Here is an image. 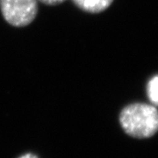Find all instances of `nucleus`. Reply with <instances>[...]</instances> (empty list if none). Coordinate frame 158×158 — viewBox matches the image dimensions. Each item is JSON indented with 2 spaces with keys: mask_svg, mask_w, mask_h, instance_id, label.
<instances>
[{
  "mask_svg": "<svg viewBox=\"0 0 158 158\" xmlns=\"http://www.w3.org/2000/svg\"><path fill=\"white\" fill-rule=\"evenodd\" d=\"M147 93L153 106H158V75L155 76L148 83Z\"/></svg>",
  "mask_w": 158,
  "mask_h": 158,
  "instance_id": "nucleus-4",
  "label": "nucleus"
},
{
  "mask_svg": "<svg viewBox=\"0 0 158 158\" xmlns=\"http://www.w3.org/2000/svg\"><path fill=\"white\" fill-rule=\"evenodd\" d=\"M75 5L83 11L98 13L106 10L113 0H72Z\"/></svg>",
  "mask_w": 158,
  "mask_h": 158,
  "instance_id": "nucleus-3",
  "label": "nucleus"
},
{
  "mask_svg": "<svg viewBox=\"0 0 158 158\" xmlns=\"http://www.w3.org/2000/svg\"><path fill=\"white\" fill-rule=\"evenodd\" d=\"M19 158H38L35 155L32 154V153H27V154H24L21 156H19Z\"/></svg>",
  "mask_w": 158,
  "mask_h": 158,
  "instance_id": "nucleus-6",
  "label": "nucleus"
},
{
  "mask_svg": "<svg viewBox=\"0 0 158 158\" xmlns=\"http://www.w3.org/2000/svg\"><path fill=\"white\" fill-rule=\"evenodd\" d=\"M38 0H0V9L6 22L16 27L34 21L38 11Z\"/></svg>",
  "mask_w": 158,
  "mask_h": 158,
  "instance_id": "nucleus-2",
  "label": "nucleus"
},
{
  "mask_svg": "<svg viewBox=\"0 0 158 158\" xmlns=\"http://www.w3.org/2000/svg\"><path fill=\"white\" fill-rule=\"evenodd\" d=\"M119 122L130 136L148 138L158 131V110L153 105L132 104L121 111Z\"/></svg>",
  "mask_w": 158,
  "mask_h": 158,
  "instance_id": "nucleus-1",
  "label": "nucleus"
},
{
  "mask_svg": "<svg viewBox=\"0 0 158 158\" xmlns=\"http://www.w3.org/2000/svg\"><path fill=\"white\" fill-rule=\"evenodd\" d=\"M39 1L48 6H56V5L62 4L66 0H39Z\"/></svg>",
  "mask_w": 158,
  "mask_h": 158,
  "instance_id": "nucleus-5",
  "label": "nucleus"
}]
</instances>
